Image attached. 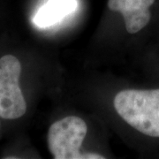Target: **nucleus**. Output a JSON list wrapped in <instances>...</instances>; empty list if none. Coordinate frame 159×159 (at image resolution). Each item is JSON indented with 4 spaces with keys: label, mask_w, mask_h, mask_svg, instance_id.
<instances>
[{
    "label": "nucleus",
    "mask_w": 159,
    "mask_h": 159,
    "mask_svg": "<svg viewBox=\"0 0 159 159\" xmlns=\"http://www.w3.org/2000/svg\"><path fill=\"white\" fill-rule=\"evenodd\" d=\"M114 108L142 134L159 138V89L120 91L114 98Z\"/></svg>",
    "instance_id": "obj_1"
},
{
    "label": "nucleus",
    "mask_w": 159,
    "mask_h": 159,
    "mask_svg": "<svg viewBox=\"0 0 159 159\" xmlns=\"http://www.w3.org/2000/svg\"><path fill=\"white\" fill-rule=\"evenodd\" d=\"M88 132L83 119L69 116L56 121L48 132V147L55 159L104 158L96 154H82L80 147Z\"/></svg>",
    "instance_id": "obj_2"
},
{
    "label": "nucleus",
    "mask_w": 159,
    "mask_h": 159,
    "mask_svg": "<svg viewBox=\"0 0 159 159\" xmlns=\"http://www.w3.org/2000/svg\"><path fill=\"white\" fill-rule=\"evenodd\" d=\"M21 65L17 57L6 55L0 58V117L17 119L27 111V103L19 85Z\"/></svg>",
    "instance_id": "obj_3"
},
{
    "label": "nucleus",
    "mask_w": 159,
    "mask_h": 159,
    "mask_svg": "<svg viewBox=\"0 0 159 159\" xmlns=\"http://www.w3.org/2000/svg\"><path fill=\"white\" fill-rule=\"evenodd\" d=\"M156 0H108L110 10L120 12L126 31L135 34L148 25L151 19L150 7Z\"/></svg>",
    "instance_id": "obj_4"
},
{
    "label": "nucleus",
    "mask_w": 159,
    "mask_h": 159,
    "mask_svg": "<svg viewBox=\"0 0 159 159\" xmlns=\"http://www.w3.org/2000/svg\"><path fill=\"white\" fill-rule=\"evenodd\" d=\"M76 6V0H49L34 15V23L39 28L51 27L72 13Z\"/></svg>",
    "instance_id": "obj_5"
}]
</instances>
